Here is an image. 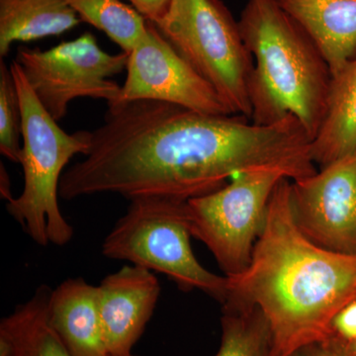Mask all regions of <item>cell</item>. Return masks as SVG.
Segmentation results:
<instances>
[{
  "label": "cell",
  "mask_w": 356,
  "mask_h": 356,
  "mask_svg": "<svg viewBox=\"0 0 356 356\" xmlns=\"http://www.w3.org/2000/svg\"><path fill=\"white\" fill-rule=\"evenodd\" d=\"M156 100L211 115H233L214 88L175 51L156 26L147 31L129 53L127 79L121 102Z\"/></svg>",
  "instance_id": "30bf717a"
},
{
  "label": "cell",
  "mask_w": 356,
  "mask_h": 356,
  "mask_svg": "<svg viewBox=\"0 0 356 356\" xmlns=\"http://www.w3.org/2000/svg\"><path fill=\"white\" fill-rule=\"evenodd\" d=\"M161 285L153 271L125 266L98 285L103 336L108 353L129 355L158 304Z\"/></svg>",
  "instance_id": "8fae6325"
},
{
  "label": "cell",
  "mask_w": 356,
  "mask_h": 356,
  "mask_svg": "<svg viewBox=\"0 0 356 356\" xmlns=\"http://www.w3.org/2000/svg\"><path fill=\"white\" fill-rule=\"evenodd\" d=\"M287 356H356L350 344L331 336L297 348Z\"/></svg>",
  "instance_id": "ffe728a7"
},
{
  "label": "cell",
  "mask_w": 356,
  "mask_h": 356,
  "mask_svg": "<svg viewBox=\"0 0 356 356\" xmlns=\"http://www.w3.org/2000/svg\"><path fill=\"white\" fill-rule=\"evenodd\" d=\"M48 322L72 356H106L98 286L70 278L51 290Z\"/></svg>",
  "instance_id": "7c38bea8"
},
{
  "label": "cell",
  "mask_w": 356,
  "mask_h": 356,
  "mask_svg": "<svg viewBox=\"0 0 356 356\" xmlns=\"http://www.w3.org/2000/svg\"><path fill=\"white\" fill-rule=\"evenodd\" d=\"M15 60L42 106L58 122L76 98L120 102L122 86L109 79L127 69L129 54L106 53L86 32L48 51L21 47Z\"/></svg>",
  "instance_id": "ba28073f"
},
{
  "label": "cell",
  "mask_w": 356,
  "mask_h": 356,
  "mask_svg": "<svg viewBox=\"0 0 356 356\" xmlns=\"http://www.w3.org/2000/svg\"><path fill=\"white\" fill-rule=\"evenodd\" d=\"M238 25L254 58L250 121L268 126L292 115L313 140L332 81L322 53L276 0H248Z\"/></svg>",
  "instance_id": "3957f363"
},
{
  "label": "cell",
  "mask_w": 356,
  "mask_h": 356,
  "mask_svg": "<svg viewBox=\"0 0 356 356\" xmlns=\"http://www.w3.org/2000/svg\"><path fill=\"white\" fill-rule=\"evenodd\" d=\"M283 178L287 175L276 168L248 170L218 191L186 201L192 236L209 248L228 277L250 264L271 195Z\"/></svg>",
  "instance_id": "52a82bcc"
},
{
  "label": "cell",
  "mask_w": 356,
  "mask_h": 356,
  "mask_svg": "<svg viewBox=\"0 0 356 356\" xmlns=\"http://www.w3.org/2000/svg\"><path fill=\"white\" fill-rule=\"evenodd\" d=\"M322 53L332 76L356 57V0H276Z\"/></svg>",
  "instance_id": "4fadbf2b"
},
{
  "label": "cell",
  "mask_w": 356,
  "mask_h": 356,
  "mask_svg": "<svg viewBox=\"0 0 356 356\" xmlns=\"http://www.w3.org/2000/svg\"><path fill=\"white\" fill-rule=\"evenodd\" d=\"M221 327V343L214 356H270V327L257 307L224 304Z\"/></svg>",
  "instance_id": "e0dca14e"
},
{
  "label": "cell",
  "mask_w": 356,
  "mask_h": 356,
  "mask_svg": "<svg viewBox=\"0 0 356 356\" xmlns=\"http://www.w3.org/2000/svg\"><path fill=\"white\" fill-rule=\"evenodd\" d=\"M0 192H1L2 198L9 199L13 198L10 191V182H9V177L7 175L6 168L1 165V184H0Z\"/></svg>",
  "instance_id": "603a6c76"
},
{
  "label": "cell",
  "mask_w": 356,
  "mask_h": 356,
  "mask_svg": "<svg viewBox=\"0 0 356 356\" xmlns=\"http://www.w3.org/2000/svg\"><path fill=\"white\" fill-rule=\"evenodd\" d=\"M106 356H136L133 353H129V355H113V353H107Z\"/></svg>",
  "instance_id": "cb8c5ba5"
},
{
  "label": "cell",
  "mask_w": 356,
  "mask_h": 356,
  "mask_svg": "<svg viewBox=\"0 0 356 356\" xmlns=\"http://www.w3.org/2000/svg\"><path fill=\"white\" fill-rule=\"evenodd\" d=\"M22 138V111L17 86L10 67L0 63V153L19 163Z\"/></svg>",
  "instance_id": "d6986e66"
},
{
  "label": "cell",
  "mask_w": 356,
  "mask_h": 356,
  "mask_svg": "<svg viewBox=\"0 0 356 356\" xmlns=\"http://www.w3.org/2000/svg\"><path fill=\"white\" fill-rule=\"evenodd\" d=\"M86 138L84 159L60 178L65 200L114 193L130 201H188L222 188L238 173L285 168L291 156L283 124L255 125L241 115L156 100L108 105L102 125Z\"/></svg>",
  "instance_id": "6da1fadb"
},
{
  "label": "cell",
  "mask_w": 356,
  "mask_h": 356,
  "mask_svg": "<svg viewBox=\"0 0 356 356\" xmlns=\"http://www.w3.org/2000/svg\"><path fill=\"white\" fill-rule=\"evenodd\" d=\"M331 336L343 343H351L356 339V300L344 306L332 320Z\"/></svg>",
  "instance_id": "44dd1931"
},
{
  "label": "cell",
  "mask_w": 356,
  "mask_h": 356,
  "mask_svg": "<svg viewBox=\"0 0 356 356\" xmlns=\"http://www.w3.org/2000/svg\"><path fill=\"white\" fill-rule=\"evenodd\" d=\"M79 19L93 26L130 53L147 31V20L121 0H65Z\"/></svg>",
  "instance_id": "ac0fdd59"
},
{
  "label": "cell",
  "mask_w": 356,
  "mask_h": 356,
  "mask_svg": "<svg viewBox=\"0 0 356 356\" xmlns=\"http://www.w3.org/2000/svg\"><path fill=\"white\" fill-rule=\"evenodd\" d=\"M128 1L145 19L156 23L165 15L172 0H128Z\"/></svg>",
  "instance_id": "7402d4cb"
},
{
  "label": "cell",
  "mask_w": 356,
  "mask_h": 356,
  "mask_svg": "<svg viewBox=\"0 0 356 356\" xmlns=\"http://www.w3.org/2000/svg\"><path fill=\"white\" fill-rule=\"evenodd\" d=\"M22 111L19 163L24 172V189L7 201L6 209L28 236L42 247H63L72 240L74 229L58 206L60 181L65 166L76 154L88 151L86 131L70 135L42 106L30 88L20 65H10Z\"/></svg>",
  "instance_id": "277c9868"
},
{
  "label": "cell",
  "mask_w": 356,
  "mask_h": 356,
  "mask_svg": "<svg viewBox=\"0 0 356 356\" xmlns=\"http://www.w3.org/2000/svg\"><path fill=\"white\" fill-rule=\"evenodd\" d=\"M350 348H353V350L356 353V339L353 343H350Z\"/></svg>",
  "instance_id": "d4e9b609"
},
{
  "label": "cell",
  "mask_w": 356,
  "mask_h": 356,
  "mask_svg": "<svg viewBox=\"0 0 356 356\" xmlns=\"http://www.w3.org/2000/svg\"><path fill=\"white\" fill-rule=\"evenodd\" d=\"M290 202L309 240L332 252L356 254V151L291 180Z\"/></svg>",
  "instance_id": "9c48e42d"
},
{
  "label": "cell",
  "mask_w": 356,
  "mask_h": 356,
  "mask_svg": "<svg viewBox=\"0 0 356 356\" xmlns=\"http://www.w3.org/2000/svg\"><path fill=\"white\" fill-rule=\"evenodd\" d=\"M81 22L65 0H0V58L15 42L58 36Z\"/></svg>",
  "instance_id": "9a60e30c"
},
{
  "label": "cell",
  "mask_w": 356,
  "mask_h": 356,
  "mask_svg": "<svg viewBox=\"0 0 356 356\" xmlns=\"http://www.w3.org/2000/svg\"><path fill=\"white\" fill-rule=\"evenodd\" d=\"M187 64L210 84L233 115L252 117L254 58L238 21L222 0H172L154 23Z\"/></svg>",
  "instance_id": "8992f818"
},
{
  "label": "cell",
  "mask_w": 356,
  "mask_h": 356,
  "mask_svg": "<svg viewBox=\"0 0 356 356\" xmlns=\"http://www.w3.org/2000/svg\"><path fill=\"white\" fill-rule=\"evenodd\" d=\"M186 201L159 197L131 200L102 243V254L163 273L184 291L200 290L224 303L228 277L211 273L192 250Z\"/></svg>",
  "instance_id": "5b68a950"
},
{
  "label": "cell",
  "mask_w": 356,
  "mask_h": 356,
  "mask_svg": "<svg viewBox=\"0 0 356 356\" xmlns=\"http://www.w3.org/2000/svg\"><path fill=\"white\" fill-rule=\"evenodd\" d=\"M291 179L274 189L250 264L228 277L222 304L257 307L271 332L270 356H287L331 334L337 313L356 300V254L332 252L298 228Z\"/></svg>",
  "instance_id": "7a4b0ae2"
},
{
  "label": "cell",
  "mask_w": 356,
  "mask_h": 356,
  "mask_svg": "<svg viewBox=\"0 0 356 356\" xmlns=\"http://www.w3.org/2000/svg\"><path fill=\"white\" fill-rule=\"evenodd\" d=\"M356 151V57L332 76L324 119L312 140L320 168Z\"/></svg>",
  "instance_id": "5bb4252c"
},
{
  "label": "cell",
  "mask_w": 356,
  "mask_h": 356,
  "mask_svg": "<svg viewBox=\"0 0 356 356\" xmlns=\"http://www.w3.org/2000/svg\"><path fill=\"white\" fill-rule=\"evenodd\" d=\"M51 289L40 286L31 299L0 323V356H72L48 322Z\"/></svg>",
  "instance_id": "2e32d148"
}]
</instances>
